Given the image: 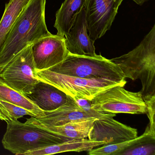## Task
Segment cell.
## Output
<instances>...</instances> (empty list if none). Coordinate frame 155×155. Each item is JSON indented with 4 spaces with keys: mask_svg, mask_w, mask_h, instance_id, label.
Here are the masks:
<instances>
[{
    "mask_svg": "<svg viewBox=\"0 0 155 155\" xmlns=\"http://www.w3.org/2000/svg\"><path fill=\"white\" fill-rule=\"evenodd\" d=\"M46 0H30L17 17L0 49V72L18 53L51 34L45 20Z\"/></svg>",
    "mask_w": 155,
    "mask_h": 155,
    "instance_id": "6da1fadb",
    "label": "cell"
},
{
    "mask_svg": "<svg viewBox=\"0 0 155 155\" xmlns=\"http://www.w3.org/2000/svg\"><path fill=\"white\" fill-rule=\"evenodd\" d=\"M119 66L126 78L139 80L144 99L155 93V22L137 46L127 53L111 59Z\"/></svg>",
    "mask_w": 155,
    "mask_h": 155,
    "instance_id": "7a4b0ae2",
    "label": "cell"
},
{
    "mask_svg": "<svg viewBox=\"0 0 155 155\" xmlns=\"http://www.w3.org/2000/svg\"><path fill=\"white\" fill-rule=\"evenodd\" d=\"M72 139L31 124L23 123L17 120L7 123L2 142L5 150L15 155H23L29 151Z\"/></svg>",
    "mask_w": 155,
    "mask_h": 155,
    "instance_id": "3957f363",
    "label": "cell"
},
{
    "mask_svg": "<svg viewBox=\"0 0 155 155\" xmlns=\"http://www.w3.org/2000/svg\"><path fill=\"white\" fill-rule=\"evenodd\" d=\"M48 70L86 79L112 80L124 86L127 83L126 78L121 68L101 55L88 56L69 52L63 62Z\"/></svg>",
    "mask_w": 155,
    "mask_h": 155,
    "instance_id": "277c9868",
    "label": "cell"
},
{
    "mask_svg": "<svg viewBox=\"0 0 155 155\" xmlns=\"http://www.w3.org/2000/svg\"><path fill=\"white\" fill-rule=\"evenodd\" d=\"M38 80L50 84L73 98L92 100L102 92L117 86H124L112 80L89 79L65 75L48 70H35Z\"/></svg>",
    "mask_w": 155,
    "mask_h": 155,
    "instance_id": "5b68a950",
    "label": "cell"
},
{
    "mask_svg": "<svg viewBox=\"0 0 155 155\" xmlns=\"http://www.w3.org/2000/svg\"><path fill=\"white\" fill-rule=\"evenodd\" d=\"M91 102L92 109L103 113L131 114L147 113L146 103L141 92H130L122 86L102 92Z\"/></svg>",
    "mask_w": 155,
    "mask_h": 155,
    "instance_id": "8992f818",
    "label": "cell"
},
{
    "mask_svg": "<svg viewBox=\"0 0 155 155\" xmlns=\"http://www.w3.org/2000/svg\"><path fill=\"white\" fill-rule=\"evenodd\" d=\"M32 48V45L18 53L0 72V77L9 86L25 95L39 81Z\"/></svg>",
    "mask_w": 155,
    "mask_h": 155,
    "instance_id": "52a82bcc",
    "label": "cell"
},
{
    "mask_svg": "<svg viewBox=\"0 0 155 155\" xmlns=\"http://www.w3.org/2000/svg\"><path fill=\"white\" fill-rule=\"evenodd\" d=\"M124 0H85L86 18L90 38L95 41L111 28Z\"/></svg>",
    "mask_w": 155,
    "mask_h": 155,
    "instance_id": "ba28073f",
    "label": "cell"
},
{
    "mask_svg": "<svg viewBox=\"0 0 155 155\" xmlns=\"http://www.w3.org/2000/svg\"><path fill=\"white\" fill-rule=\"evenodd\" d=\"M115 116L116 114L112 113H103L96 110L91 112L84 111L78 105L72 97L68 96V101L65 104L54 111L45 112V115L43 116H31L26 119L25 123L59 126L88 118H107Z\"/></svg>",
    "mask_w": 155,
    "mask_h": 155,
    "instance_id": "9c48e42d",
    "label": "cell"
},
{
    "mask_svg": "<svg viewBox=\"0 0 155 155\" xmlns=\"http://www.w3.org/2000/svg\"><path fill=\"white\" fill-rule=\"evenodd\" d=\"M36 70H48L64 61L69 51L65 37L56 35L43 37L32 44Z\"/></svg>",
    "mask_w": 155,
    "mask_h": 155,
    "instance_id": "30bf717a",
    "label": "cell"
},
{
    "mask_svg": "<svg viewBox=\"0 0 155 155\" xmlns=\"http://www.w3.org/2000/svg\"><path fill=\"white\" fill-rule=\"evenodd\" d=\"M137 136L136 129L116 121L114 117H110L96 119L87 138L112 144L130 141Z\"/></svg>",
    "mask_w": 155,
    "mask_h": 155,
    "instance_id": "8fae6325",
    "label": "cell"
},
{
    "mask_svg": "<svg viewBox=\"0 0 155 155\" xmlns=\"http://www.w3.org/2000/svg\"><path fill=\"white\" fill-rule=\"evenodd\" d=\"M65 44L69 53L84 56H95L94 41L90 38L84 6L78 15L69 33L65 36Z\"/></svg>",
    "mask_w": 155,
    "mask_h": 155,
    "instance_id": "7c38bea8",
    "label": "cell"
},
{
    "mask_svg": "<svg viewBox=\"0 0 155 155\" xmlns=\"http://www.w3.org/2000/svg\"><path fill=\"white\" fill-rule=\"evenodd\" d=\"M26 96L44 112L56 110L67 103L68 95L48 83L39 80Z\"/></svg>",
    "mask_w": 155,
    "mask_h": 155,
    "instance_id": "4fadbf2b",
    "label": "cell"
},
{
    "mask_svg": "<svg viewBox=\"0 0 155 155\" xmlns=\"http://www.w3.org/2000/svg\"><path fill=\"white\" fill-rule=\"evenodd\" d=\"M104 144L105 142L93 141L88 138L73 139L61 143L29 151L23 155H47L65 152L88 151Z\"/></svg>",
    "mask_w": 155,
    "mask_h": 155,
    "instance_id": "5bb4252c",
    "label": "cell"
},
{
    "mask_svg": "<svg viewBox=\"0 0 155 155\" xmlns=\"http://www.w3.org/2000/svg\"><path fill=\"white\" fill-rule=\"evenodd\" d=\"M85 0H65L56 13L54 27L57 35L65 37L69 33L78 15L84 6Z\"/></svg>",
    "mask_w": 155,
    "mask_h": 155,
    "instance_id": "9a60e30c",
    "label": "cell"
},
{
    "mask_svg": "<svg viewBox=\"0 0 155 155\" xmlns=\"http://www.w3.org/2000/svg\"><path fill=\"white\" fill-rule=\"evenodd\" d=\"M96 119L97 118H88L59 126H45L38 124H31L65 137L72 139H82L88 137L94 122Z\"/></svg>",
    "mask_w": 155,
    "mask_h": 155,
    "instance_id": "2e32d148",
    "label": "cell"
},
{
    "mask_svg": "<svg viewBox=\"0 0 155 155\" xmlns=\"http://www.w3.org/2000/svg\"><path fill=\"white\" fill-rule=\"evenodd\" d=\"M0 100L19 106L31 113L34 117L45 115L44 111L35 104L26 96L9 86L0 77Z\"/></svg>",
    "mask_w": 155,
    "mask_h": 155,
    "instance_id": "e0dca14e",
    "label": "cell"
},
{
    "mask_svg": "<svg viewBox=\"0 0 155 155\" xmlns=\"http://www.w3.org/2000/svg\"><path fill=\"white\" fill-rule=\"evenodd\" d=\"M118 155H155V133L149 125L143 135L131 140Z\"/></svg>",
    "mask_w": 155,
    "mask_h": 155,
    "instance_id": "ac0fdd59",
    "label": "cell"
},
{
    "mask_svg": "<svg viewBox=\"0 0 155 155\" xmlns=\"http://www.w3.org/2000/svg\"><path fill=\"white\" fill-rule=\"evenodd\" d=\"M30 0H10L0 21V49L13 25Z\"/></svg>",
    "mask_w": 155,
    "mask_h": 155,
    "instance_id": "d6986e66",
    "label": "cell"
},
{
    "mask_svg": "<svg viewBox=\"0 0 155 155\" xmlns=\"http://www.w3.org/2000/svg\"><path fill=\"white\" fill-rule=\"evenodd\" d=\"M25 115L34 116L31 113L19 106L0 100V120L8 123Z\"/></svg>",
    "mask_w": 155,
    "mask_h": 155,
    "instance_id": "ffe728a7",
    "label": "cell"
},
{
    "mask_svg": "<svg viewBox=\"0 0 155 155\" xmlns=\"http://www.w3.org/2000/svg\"><path fill=\"white\" fill-rule=\"evenodd\" d=\"M144 99L147 107V117L151 130L155 133V93L149 98Z\"/></svg>",
    "mask_w": 155,
    "mask_h": 155,
    "instance_id": "44dd1931",
    "label": "cell"
},
{
    "mask_svg": "<svg viewBox=\"0 0 155 155\" xmlns=\"http://www.w3.org/2000/svg\"><path fill=\"white\" fill-rule=\"evenodd\" d=\"M74 99L75 100L78 105L84 111L91 112L95 110L92 109V102L91 100L84 98H75Z\"/></svg>",
    "mask_w": 155,
    "mask_h": 155,
    "instance_id": "7402d4cb",
    "label": "cell"
},
{
    "mask_svg": "<svg viewBox=\"0 0 155 155\" xmlns=\"http://www.w3.org/2000/svg\"><path fill=\"white\" fill-rule=\"evenodd\" d=\"M133 1L135 2L138 5H142L144 3L148 2V1H150V0H133Z\"/></svg>",
    "mask_w": 155,
    "mask_h": 155,
    "instance_id": "603a6c76",
    "label": "cell"
}]
</instances>
